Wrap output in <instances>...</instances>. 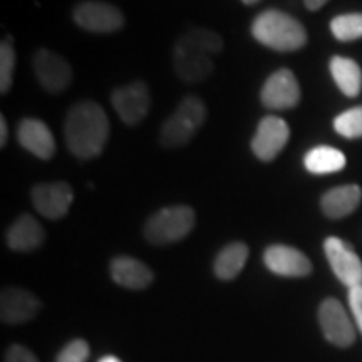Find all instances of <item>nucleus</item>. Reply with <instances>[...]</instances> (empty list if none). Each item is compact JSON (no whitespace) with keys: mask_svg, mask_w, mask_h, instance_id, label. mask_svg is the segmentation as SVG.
<instances>
[{"mask_svg":"<svg viewBox=\"0 0 362 362\" xmlns=\"http://www.w3.org/2000/svg\"><path fill=\"white\" fill-rule=\"evenodd\" d=\"M324 252L336 277L347 287L362 285V262L349 243L337 237H329L324 242Z\"/></svg>","mask_w":362,"mask_h":362,"instance_id":"nucleus-9","label":"nucleus"},{"mask_svg":"<svg viewBox=\"0 0 362 362\" xmlns=\"http://www.w3.org/2000/svg\"><path fill=\"white\" fill-rule=\"evenodd\" d=\"M214 69V61L206 54L175 52V72L185 83H202L210 78Z\"/></svg>","mask_w":362,"mask_h":362,"instance_id":"nucleus-20","label":"nucleus"},{"mask_svg":"<svg viewBox=\"0 0 362 362\" xmlns=\"http://www.w3.org/2000/svg\"><path fill=\"white\" fill-rule=\"evenodd\" d=\"M111 279L117 285L131 291H141L153 282V272L144 265L143 262L133 259V257H116L111 262Z\"/></svg>","mask_w":362,"mask_h":362,"instance_id":"nucleus-16","label":"nucleus"},{"mask_svg":"<svg viewBox=\"0 0 362 362\" xmlns=\"http://www.w3.org/2000/svg\"><path fill=\"white\" fill-rule=\"evenodd\" d=\"M206 107L198 96H187L173 115L161 126L160 141L165 148H180L189 143L200 126L205 123Z\"/></svg>","mask_w":362,"mask_h":362,"instance_id":"nucleus-3","label":"nucleus"},{"mask_svg":"<svg viewBox=\"0 0 362 362\" xmlns=\"http://www.w3.org/2000/svg\"><path fill=\"white\" fill-rule=\"evenodd\" d=\"M40 300L33 292L21 287H7L0 296V319L4 324H24L40 310Z\"/></svg>","mask_w":362,"mask_h":362,"instance_id":"nucleus-13","label":"nucleus"},{"mask_svg":"<svg viewBox=\"0 0 362 362\" xmlns=\"http://www.w3.org/2000/svg\"><path fill=\"white\" fill-rule=\"evenodd\" d=\"M349 307L362 334V285L349 288Z\"/></svg>","mask_w":362,"mask_h":362,"instance_id":"nucleus-28","label":"nucleus"},{"mask_svg":"<svg viewBox=\"0 0 362 362\" xmlns=\"http://www.w3.org/2000/svg\"><path fill=\"white\" fill-rule=\"evenodd\" d=\"M194 221V210L187 205L161 208L144 225V237L153 245H168L187 237Z\"/></svg>","mask_w":362,"mask_h":362,"instance_id":"nucleus-4","label":"nucleus"},{"mask_svg":"<svg viewBox=\"0 0 362 362\" xmlns=\"http://www.w3.org/2000/svg\"><path fill=\"white\" fill-rule=\"evenodd\" d=\"M111 104L124 124L134 126L141 123L151 106L148 86L143 81H134L117 88L111 94Z\"/></svg>","mask_w":362,"mask_h":362,"instance_id":"nucleus-7","label":"nucleus"},{"mask_svg":"<svg viewBox=\"0 0 362 362\" xmlns=\"http://www.w3.org/2000/svg\"><path fill=\"white\" fill-rule=\"evenodd\" d=\"M267 269L280 277H307L312 272L310 260L297 248L270 245L264 253Z\"/></svg>","mask_w":362,"mask_h":362,"instance_id":"nucleus-14","label":"nucleus"},{"mask_svg":"<svg viewBox=\"0 0 362 362\" xmlns=\"http://www.w3.org/2000/svg\"><path fill=\"white\" fill-rule=\"evenodd\" d=\"M330 74L346 96H359L362 88V71L352 59L336 56L330 59Z\"/></svg>","mask_w":362,"mask_h":362,"instance_id":"nucleus-22","label":"nucleus"},{"mask_svg":"<svg viewBox=\"0 0 362 362\" xmlns=\"http://www.w3.org/2000/svg\"><path fill=\"white\" fill-rule=\"evenodd\" d=\"M30 198L39 215L49 220H59L69 211L74 202V192L66 181H54V183L35 185L30 192Z\"/></svg>","mask_w":362,"mask_h":362,"instance_id":"nucleus-10","label":"nucleus"},{"mask_svg":"<svg viewBox=\"0 0 362 362\" xmlns=\"http://www.w3.org/2000/svg\"><path fill=\"white\" fill-rule=\"evenodd\" d=\"M248 259V247L243 242H233L221 248L216 255L214 270L220 280H233Z\"/></svg>","mask_w":362,"mask_h":362,"instance_id":"nucleus-21","label":"nucleus"},{"mask_svg":"<svg viewBox=\"0 0 362 362\" xmlns=\"http://www.w3.org/2000/svg\"><path fill=\"white\" fill-rule=\"evenodd\" d=\"M330 30L334 37L342 42H351V40L362 37V13H344L337 16L330 22Z\"/></svg>","mask_w":362,"mask_h":362,"instance_id":"nucleus-24","label":"nucleus"},{"mask_svg":"<svg viewBox=\"0 0 362 362\" xmlns=\"http://www.w3.org/2000/svg\"><path fill=\"white\" fill-rule=\"evenodd\" d=\"M329 0H304V4H305V7L309 8V11H319V8H322L325 4H327Z\"/></svg>","mask_w":362,"mask_h":362,"instance_id":"nucleus-31","label":"nucleus"},{"mask_svg":"<svg viewBox=\"0 0 362 362\" xmlns=\"http://www.w3.org/2000/svg\"><path fill=\"white\" fill-rule=\"evenodd\" d=\"M6 362H39L34 352H30L25 346H12L6 354Z\"/></svg>","mask_w":362,"mask_h":362,"instance_id":"nucleus-29","label":"nucleus"},{"mask_svg":"<svg viewBox=\"0 0 362 362\" xmlns=\"http://www.w3.org/2000/svg\"><path fill=\"white\" fill-rule=\"evenodd\" d=\"M252 35L265 47L279 52H293L307 44V30L296 17L269 8L252 22Z\"/></svg>","mask_w":362,"mask_h":362,"instance_id":"nucleus-2","label":"nucleus"},{"mask_svg":"<svg viewBox=\"0 0 362 362\" xmlns=\"http://www.w3.org/2000/svg\"><path fill=\"white\" fill-rule=\"evenodd\" d=\"M291 138V128L279 116H265L257 126L252 151L260 161H272L280 155Z\"/></svg>","mask_w":362,"mask_h":362,"instance_id":"nucleus-11","label":"nucleus"},{"mask_svg":"<svg viewBox=\"0 0 362 362\" xmlns=\"http://www.w3.org/2000/svg\"><path fill=\"white\" fill-rule=\"evenodd\" d=\"M45 240L42 225L33 215H21L7 232V245L13 252H33Z\"/></svg>","mask_w":362,"mask_h":362,"instance_id":"nucleus-17","label":"nucleus"},{"mask_svg":"<svg viewBox=\"0 0 362 362\" xmlns=\"http://www.w3.org/2000/svg\"><path fill=\"white\" fill-rule=\"evenodd\" d=\"M17 141L40 160H51L56 155V139L49 126L40 119H34V117L22 119L17 128Z\"/></svg>","mask_w":362,"mask_h":362,"instance_id":"nucleus-15","label":"nucleus"},{"mask_svg":"<svg viewBox=\"0 0 362 362\" xmlns=\"http://www.w3.org/2000/svg\"><path fill=\"white\" fill-rule=\"evenodd\" d=\"M319 322L324 337L337 347H349L356 339V330L349 315L337 298H325L319 307Z\"/></svg>","mask_w":362,"mask_h":362,"instance_id":"nucleus-12","label":"nucleus"},{"mask_svg":"<svg viewBox=\"0 0 362 362\" xmlns=\"http://www.w3.org/2000/svg\"><path fill=\"white\" fill-rule=\"evenodd\" d=\"M223 49V39L215 30L205 27H192L176 39L175 52H198L214 56Z\"/></svg>","mask_w":362,"mask_h":362,"instance_id":"nucleus-19","label":"nucleus"},{"mask_svg":"<svg viewBox=\"0 0 362 362\" xmlns=\"http://www.w3.org/2000/svg\"><path fill=\"white\" fill-rule=\"evenodd\" d=\"M305 170L314 175L337 173L346 166V155L332 146H317L304 158Z\"/></svg>","mask_w":362,"mask_h":362,"instance_id":"nucleus-23","label":"nucleus"},{"mask_svg":"<svg viewBox=\"0 0 362 362\" xmlns=\"http://www.w3.org/2000/svg\"><path fill=\"white\" fill-rule=\"evenodd\" d=\"M243 4H245V6H255V4H259L260 0H242Z\"/></svg>","mask_w":362,"mask_h":362,"instance_id":"nucleus-33","label":"nucleus"},{"mask_svg":"<svg viewBox=\"0 0 362 362\" xmlns=\"http://www.w3.org/2000/svg\"><path fill=\"white\" fill-rule=\"evenodd\" d=\"M67 149L79 160L101 155L110 138L106 111L94 101H79L67 111L64 123Z\"/></svg>","mask_w":362,"mask_h":362,"instance_id":"nucleus-1","label":"nucleus"},{"mask_svg":"<svg viewBox=\"0 0 362 362\" xmlns=\"http://www.w3.org/2000/svg\"><path fill=\"white\" fill-rule=\"evenodd\" d=\"M89 344L83 339H74L59 352L56 362H86L89 359Z\"/></svg>","mask_w":362,"mask_h":362,"instance_id":"nucleus-27","label":"nucleus"},{"mask_svg":"<svg viewBox=\"0 0 362 362\" xmlns=\"http://www.w3.org/2000/svg\"><path fill=\"white\" fill-rule=\"evenodd\" d=\"M334 129L347 139L362 138V106L339 115L334 119Z\"/></svg>","mask_w":362,"mask_h":362,"instance_id":"nucleus-26","label":"nucleus"},{"mask_svg":"<svg viewBox=\"0 0 362 362\" xmlns=\"http://www.w3.org/2000/svg\"><path fill=\"white\" fill-rule=\"evenodd\" d=\"M72 19L81 29L94 34H111L123 29L124 16L116 6L99 0H84L72 11Z\"/></svg>","mask_w":362,"mask_h":362,"instance_id":"nucleus-5","label":"nucleus"},{"mask_svg":"<svg viewBox=\"0 0 362 362\" xmlns=\"http://www.w3.org/2000/svg\"><path fill=\"white\" fill-rule=\"evenodd\" d=\"M33 67L39 84L47 93H64L72 83V67L69 62L59 54L49 51V49L35 51Z\"/></svg>","mask_w":362,"mask_h":362,"instance_id":"nucleus-6","label":"nucleus"},{"mask_svg":"<svg viewBox=\"0 0 362 362\" xmlns=\"http://www.w3.org/2000/svg\"><path fill=\"white\" fill-rule=\"evenodd\" d=\"M260 101L267 110H291L300 101V86L291 69H279L269 76L260 90Z\"/></svg>","mask_w":362,"mask_h":362,"instance_id":"nucleus-8","label":"nucleus"},{"mask_svg":"<svg viewBox=\"0 0 362 362\" xmlns=\"http://www.w3.org/2000/svg\"><path fill=\"white\" fill-rule=\"evenodd\" d=\"M99 362H121V361L117 359L116 356H106V357H103V359H99Z\"/></svg>","mask_w":362,"mask_h":362,"instance_id":"nucleus-32","label":"nucleus"},{"mask_svg":"<svg viewBox=\"0 0 362 362\" xmlns=\"http://www.w3.org/2000/svg\"><path fill=\"white\" fill-rule=\"evenodd\" d=\"M361 200L362 189L357 185H344V187L329 189L320 200V208L325 216L337 220L351 215L359 206Z\"/></svg>","mask_w":362,"mask_h":362,"instance_id":"nucleus-18","label":"nucleus"},{"mask_svg":"<svg viewBox=\"0 0 362 362\" xmlns=\"http://www.w3.org/2000/svg\"><path fill=\"white\" fill-rule=\"evenodd\" d=\"M13 71H16V49L12 39L7 37L0 44V93L7 94L12 88Z\"/></svg>","mask_w":362,"mask_h":362,"instance_id":"nucleus-25","label":"nucleus"},{"mask_svg":"<svg viewBox=\"0 0 362 362\" xmlns=\"http://www.w3.org/2000/svg\"><path fill=\"white\" fill-rule=\"evenodd\" d=\"M7 136H8V126L6 117H0V148H4L7 144Z\"/></svg>","mask_w":362,"mask_h":362,"instance_id":"nucleus-30","label":"nucleus"}]
</instances>
